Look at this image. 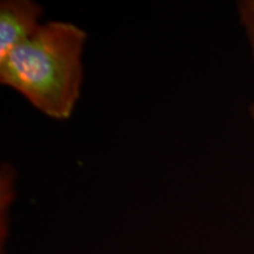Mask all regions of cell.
Returning a JSON list of instances; mask_svg holds the SVG:
<instances>
[{"instance_id":"6da1fadb","label":"cell","mask_w":254,"mask_h":254,"mask_svg":"<svg viewBox=\"0 0 254 254\" xmlns=\"http://www.w3.org/2000/svg\"><path fill=\"white\" fill-rule=\"evenodd\" d=\"M86 31L67 21H47L0 59V82L49 118H71L81 92Z\"/></svg>"},{"instance_id":"7a4b0ae2","label":"cell","mask_w":254,"mask_h":254,"mask_svg":"<svg viewBox=\"0 0 254 254\" xmlns=\"http://www.w3.org/2000/svg\"><path fill=\"white\" fill-rule=\"evenodd\" d=\"M43 8L32 0L0 2V59L39 30Z\"/></svg>"},{"instance_id":"3957f363","label":"cell","mask_w":254,"mask_h":254,"mask_svg":"<svg viewBox=\"0 0 254 254\" xmlns=\"http://www.w3.org/2000/svg\"><path fill=\"white\" fill-rule=\"evenodd\" d=\"M238 11L241 24L245 27L254 57V0H243L238 2Z\"/></svg>"},{"instance_id":"277c9868","label":"cell","mask_w":254,"mask_h":254,"mask_svg":"<svg viewBox=\"0 0 254 254\" xmlns=\"http://www.w3.org/2000/svg\"><path fill=\"white\" fill-rule=\"evenodd\" d=\"M251 112H252V117L254 118V106L252 107V109H251Z\"/></svg>"}]
</instances>
